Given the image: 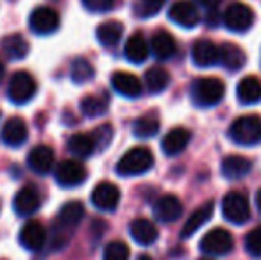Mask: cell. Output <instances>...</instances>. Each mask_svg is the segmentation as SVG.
I'll use <instances>...</instances> for the list:
<instances>
[{
  "label": "cell",
  "instance_id": "obj_1",
  "mask_svg": "<svg viewBox=\"0 0 261 260\" xmlns=\"http://www.w3.org/2000/svg\"><path fill=\"white\" fill-rule=\"evenodd\" d=\"M86 216V208L80 201H68L62 205L52 225V233H50V246L54 251L64 250L71 241L76 226L82 223Z\"/></svg>",
  "mask_w": 261,
  "mask_h": 260
},
{
  "label": "cell",
  "instance_id": "obj_2",
  "mask_svg": "<svg viewBox=\"0 0 261 260\" xmlns=\"http://www.w3.org/2000/svg\"><path fill=\"white\" fill-rule=\"evenodd\" d=\"M153 164H155V159H153L151 150L146 146H135L121 157L116 171L119 177H137L151 170Z\"/></svg>",
  "mask_w": 261,
  "mask_h": 260
},
{
  "label": "cell",
  "instance_id": "obj_3",
  "mask_svg": "<svg viewBox=\"0 0 261 260\" xmlns=\"http://www.w3.org/2000/svg\"><path fill=\"white\" fill-rule=\"evenodd\" d=\"M229 139L240 146H252L261 141V118L258 114L240 116L234 120L227 132Z\"/></svg>",
  "mask_w": 261,
  "mask_h": 260
},
{
  "label": "cell",
  "instance_id": "obj_4",
  "mask_svg": "<svg viewBox=\"0 0 261 260\" xmlns=\"http://www.w3.org/2000/svg\"><path fill=\"white\" fill-rule=\"evenodd\" d=\"M192 102L197 107H213L224 97V84L217 77H201L190 87Z\"/></svg>",
  "mask_w": 261,
  "mask_h": 260
},
{
  "label": "cell",
  "instance_id": "obj_5",
  "mask_svg": "<svg viewBox=\"0 0 261 260\" xmlns=\"http://www.w3.org/2000/svg\"><path fill=\"white\" fill-rule=\"evenodd\" d=\"M36 91H38V84L34 77L27 72H16L11 77L7 86V98L14 105H25L34 98Z\"/></svg>",
  "mask_w": 261,
  "mask_h": 260
},
{
  "label": "cell",
  "instance_id": "obj_6",
  "mask_svg": "<svg viewBox=\"0 0 261 260\" xmlns=\"http://www.w3.org/2000/svg\"><path fill=\"white\" fill-rule=\"evenodd\" d=\"M222 214L233 225H244L251 218V205L242 193H227L222 200Z\"/></svg>",
  "mask_w": 261,
  "mask_h": 260
},
{
  "label": "cell",
  "instance_id": "obj_7",
  "mask_svg": "<svg viewBox=\"0 0 261 260\" xmlns=\"http://www.w3.org/2000/svg\"><path fill=\"white\" fill-rule=\"evenodd\" d=\"M233 237L227 230L213 228L201 239L199 248L203 253L212 255V257H222L233 250Z\"/></svg>",
  "mask_w": 261,
  "mask_h": 260
},
{
  "label": "cell",
  "instance_id": "obj_8",
  "mask_svg": "<svg viewBox=\"0 0 261 260\" xmlns=\"http://www.w3.org/2000/svg\"><path fill=\"white\" fill-rule=\"evenodd\" d=\"M87 171L84 168V164L80 160H62L61 164L55 170V182H57L61 187H79L86 182Z\"/></svg>",
  "mask_w": 261,
  "mask_h": 260
},
{
  "label": "cell",
  "instance_id": "obj_9",
  "mask_svg": "<svg viewBox=\"0 0 261 260\" xmlns=\"http://www.w3.org/2000/svg\"><path fill=\"white\" fill-rule=\"evenodd\" d=\"M59 23H61V20H59L57 11L46 6L36 7L31 13V16H29V27L38 36L54 34L59 29Z\"/></svg>",
  "mask_w": 261,
  "mask_h": 260
},
{
  "label": "cell",
  "instance_id": "obj_10",
  "mask_svg": "<svg viewBox=\"0 0 261 260\" xmlns=\"http://www.w3.org/2000/svg\"><path fill=\"white\" fill-rule=\"evenodd\" d=\"M222 21L229 31L245 32L251 29L252 21H254V13H252L251 7H247L245 4L237 2V4H231V6L224 11Z\"/></svg>",
  "mask_w": 261,
  "mask_h": 260
},
{
  "label": "cell",
  "instance_id": "obj_11",
  "mask_svg": "<svg viewBox=\"0 0 261 260\" xmlns=\"http://www.w3.org/2000/svg\"><path fill=\"white\" fill-rule=\"evenodd\" d=\"M121 200V191L117 185H114L112 182H101L96 187L93 189V195H91V201L98 210L103 212H112L117 208Z\"/></svg>",
  "mask_w": 261,
  "mask_h": 260
},
{
  "label": "cell",
  "instance_id": "obj_12",
  "mask_svg": "<svg viewBox=\"0 0 261 260\" xmlns=\"http://www.w3.org/2000/svg\"><path fill=\"white\" fill-rule=\"evenodd\" d=\"M41 207V196L34 185H25L16 193L13 200V208L20 218H29Z\"/></svg>",
  "mask_w": 261,
  "mask_h": 260
},
{
  "label": "cell",
  "instance_id": "obj_13",
  "mask_svg": "<svg viewBox=\"0 0 261 260\" xmlns=\"http://www.w3.org/2000/svg\"><path fill=\"white\" fill-rule=\"evenodd\" d=\"M48 241L45 226L38 221H29L20 230V244L27 251H39Z\"/></svg>",
  "mask_w": 261,
  "mask_h": 260
},
{
  "label": "cell",
  "instance_id": "obj_14",
  "mask_svg": "<svg viewBox=\"0 0 261 260\" xmlns=\"http://www.w3.org/2000/svg\"><path fill=\"white\" fill-rule=\"evenodd\" d=\"M169 18L176 25L185 29H192L199 23V13L190 0H178V2L172 4L171 9H169Z\"/></svg>",
  "mask_w": 261,
  "mask_h": 260
},
{
  "label": "cell",
  "instance_id": "obj_15",
  "mask_svg": "<svg viewBox=\"0 0 261 260\" xmlns=\"http://www.w3.org/2000/svg\"><path fill=\"white\" fill-rule=\"evenodd\" d=\"M29 137L27 123L21 118H9L2 125V132H0V139L6 146L11 148H18V146L25 145Z\"/></svg>",
  "mask_w": 261,
  "mask_h": 260
},
{
  "label": "cell",
  "instance_id": "obj_16",
  "mask_svg": "<svg viewBox=\"0 0 261 260\" xmlns=\"http://www.w3.org/2000/svg\"><path fill=\"white\" fill-rule=\"evenodd\" d=\"M153 214L158 221L162 223H174L176 219L181 218L183 214V205L181 201L172 195L160 196L153 205Z\"/></svg>",
  "mask_w": 261,
  "mask_h": 260
},
{
  "label": "cell",
  "instance_id": "obj_17",
  "mask_svg": "<svg viewBox=\"0 0 261 260\" xmlns=\"http://www.w3.org/2000/svg\"><path fill=\"white\" fill-rule=\"evenodd\" d=\"M54 162H55L54 150L46 145L34 146L27 155V166L38 175L50 173L54 168Z\"/></svg>",
  "mask_w": 261,
  "mask_h": 260
},
{
  "label": "cell",
  "instance_id": "obj_18",
  "mask_svg": "<svg viewBox=\"0 0 261 260\" xmlns=\"http://www.w3.org/2000/svg\"><path fill=\"white\" fill-rule=\"evenodd\" d=\"M114 91L119 93L121 97L126 98H139L142 94V84L139 80V77H135L134 73L128 72H116L110 79Z\"/></svg>",
  "mask_w": 261,
  "mask_h": 260
},
{
  "label": "cell",
  "instance_id": "obj_19",
  "mask_svg": "<svg viewBox=\"0 0 261 260\" xmlns=\"http://www.w3.org/2000/svg\"><path fill=\"white\" fill-rule=\"evenodd\" d=\"M190 143V132L185 127H176L169 130L165 137L162 139V152L169 157L179 155Z\"/></svg>",
  "mask_w": 261,
  "mask_h": 260
},
{
  "label": "cell",
  "instance_id": "obj_20",
  "mask_svg": "<svg viewBox=\"0 0 261 260\" xmlns=\"http://www.w3.org/2000/svg\"><path fill=\"white\" fill-rule=\"evenodd\" d=\"M192 61L199 68H208L219 63V46L210 39H197L192 45Z\"/></svg>",
  "mask_w": 261,
  "mask_h": 260
},
{
  "label": "cell",
  "instance_id": "obj_21",
  "mask_svg": "<svg viewBox=\"0 0 261 260\" xmlns=\"http://www.w3.org/2000/svg\"><path fill=\"white\" fill-rule=\"evenodd\" d=\"M130 235L141 246H149V244H153L156 241L158 230L149 219L137 218L130 223Z\"/></svg>",
  "mask_w": 261,
  "mask_h": 260
},
{
  "label": "cell",
  "instance_id": "obj_22",
  "mask_svg": "<svg viewBox=\"0 0 261 260\" xmlns=\"http://www.w3.org/2000/svg\"><path fill=\"white\" fill-rule=\"evenodd\" d=\"M251 170H252V162L242 155H227L222 160V166H220V171H222V175L227 180L244 178Z\"/></svg>",
  "mask_w": 261,
  "mask_h": 260
},
{
  "label": "cell",
  "instance_id": "obj_23",
  "mask_svg": "<svg viewBox=\"0 0 261 260\" xmlns=\"http://www.w3.org/2000/svg\"><path fill=\"white\" fill-rule=\"evenodd\" d=\"M149 56V45L141 32L130 36L124 45V57L134 64H142Z\"/></svg>",
  "mask_w": 261,
  "mask_h": 260
},
{
  "label": "cell",
  "instance_id": "obj_24",
  "mask_svg": "<svg viewBox=\"0 0 261 260\" xmlns=\"http://www.w3.org/2000/svg\"><path fill=\"white\" fill-rule=\"evenodd\" d=\"M212 214H213V201H206V203H203L199 208H196V210L190 214V218L187 219L185 225H183V228H181L183 239L194 235L201 226L206 225V223L210 221V218H212Z\"/></svg>",
  "mask_w": 261,
  "mask_h": 260
},
{
  "label": "cell",
  "instance_id": "obj_25",
  "mask_svg": "<svg viewBox=\"0 0 261 260\" xmlns=\"http://www.w3.org/2000/svg\"><path fill=\"white\" fill-rule=\"evenodd\" d=\"M0 50L11 61L25 59L29 54V43L21 34H9L0 41Z\"/></svg>",
  "mask_w": 261,
  "mask_h": 260
},
{
  "label": "cell",
  "instance_id": "obj_26",
  "mask_svg": "<svg viewBox=\"0 0 261 260\" xmlns=\"http://www.w3.org/2000/svg\"><path fill=\"white\" fill-rule=\"evenodd\" d=\"M237 98L240 104L252 105L261 100V80L258 77H245L238 82Z\"/></svg>",
  "mask_w": 261,
  "mask_h": 260
},
{
  "label": "cell",
  "instance_id": "obj_27",
  "mask_svg": "<svg viewBox=\"0 0 261 260\" xmlns=\"http://www.w3.org/2000/svg\"><path fill=\"white\" fill-rule=\"evenodd\" d=\"M219 63H222L229 72H238L245 64V52L233 43H224L219 46Z\"/></svg>",
  "mask_w": 261,
  "mask_h": 260
},
{
  "label": "cell",
  "instance_id": "obj_28",
  "mask_svg": "<svg viewBox=\"0 0 261 260\" xmlns=\"http://www.w3.org/2000/svg\"><path fill=\"white\" fill-rule=\"evenodd\" d=\"M123 32H124V27L121 21H116V20H109V21H103V23L98 25L96 29V39L100 41V45L107 46H116L117 43L121 41L123 38Z\"/></svg>",
  "mask_w": 261,
  "mask_h": 260
},
{
  "label": "cell",
  "instance_id": "obj_29",
  "mask_svg": "<svg viewBox=\"0 0 261 260\" xmlns=\"http://www.w3.org/2000/svg\"><path fill=\"white\" fill-rule=\"evenodd\" d=\"M151 52L158 61H167L176 54V41L169 32L158 31L151 38Z\"/></svg>",
  "mask_w": 261,
  "mask_h": 260
},
{
  "label": "cell",
  "instance_id": "obj_30",
  "mask_svg": "<svg viewBox=\"0 0 261 260\" xmlns=\"http://www.w3.org/2000/svg\"><path fill=\"white\" fill-rule=\"evenodd\" d=\"M68 150L79 159H87L94 153L96 145H94V139L91 134H75L73 137H69Z\"/></svg>",
  "mask_w": 261,
  "mask_h": 260
},
{
  "label": "cell",
  "instance_id": "obj_31",
  "mask_svg": "<svg viewBox=\"0 0 261 260\" xmlns=\"http://www.w3.org/2000/svg\"><path fill=\"white\" fill-rule=\"evenodd\" d=\"M144 82H146V87L148 91L151 93H162L165 87L169 86L171 82V75H169L167 69L160 68V66H155V68H149L144 75Z\"/></svg>",
  "mask_w": 261,
  "mask_h": 260
},
{
  "label": "cell",
  "instance_id": "obj_32",
  "mask_svg": "<svg viewBox=\"0 0 261 260\" xmlns=\"http://www.w3.org/2000/svg\"><path fill=\"white\" fill-rule=\"evenodd\" d=\"M107 109H109V98L107 97H93V94H89V97L82 98V102H80V111L87 118H98V116L105 114Z\"/></svg>",
  "mask_w": 261,
  "mask_h": 260
},
{
  "label": "cell",
  "instance_id": "obj_33",
  "mask_svg": "<svg viewBox=\"0 0 261 260\" xmlns=\"http://www.w3.org/2000/svg\"><path fill=\"white\" fill-rule=\"evenodd\" d=\"M93 77H94V68L89 61L82 59V57L73 61V64H71V80L73 82L86 84V82H89V80H93Z\"/></svg>",
  "mask_w": 261,
  "mask_h": 260
},
{
  "label": "cell",
  "instance_id": "obj_34",
  "mask_svg": "<svg viewBox=\"0 0 261 260\" xmlns=\"http://www.w3.org/2000/svg\"><path fill=\"white\" fill-rule=\"evenodd\" d=\"M158 130H160V123L151 116H142L134 123V135L139 139L153 137V135L158 134Z\"/></svg>",
  "mask_w": 261,
  "mask_h": 260
},
{
  "label": "cell",
  "instance_id": "obj_35",
  "mask_svg": "<svg viewBox=\"0 0 261 260\" xmlns=\"http://www.w3.org/2000/svg\"><path fill=\"white\" fill-rule=\"evenodd\" d=\"M130 258V248L123 241H112L105 246L103 260H128Z\"/></svg>",
  "mask_w": 261,
  "mask_h": 260
},
{
  "label": "cell",
  "instance_id": "obj_36",
  "mask_svg": "<svg viewBox=\"0 0 261 260\" xmlns=\"http://www.w3.org/2000/svg\"><path fill=\"white\" fill-rule=\"evenodd\" d=\"M245 251L251 257L261 258V226H256L245 235Z\"/></svg>",
  "mask_w": 261,
  "mask_h": 260
},
{
  "label": "cell",
  "instance_id": "obj_37",
  "mask_svg": "<svg viewBox=\"0 0 261 260\" xmlns=\"http://www.w3.org/2000/svg\"><path fill=\"white\" fill-rule=\"evenodd\" d=\"M91 135H93L96 148L98 150H105L107 146L110 145V141H112L114 130H112V127H110V125H101V127H98V129L94 130Z\"/></svg>",
  "mask_w": 261,
  "mask_h": 260
},
{
  "label": "cell",
  "instance_id": "obj_38",
  "mask_svg": "<svg viewBox=\"0 0 261 260\" xmlns=\"http://www.w3.org/2000/svg\"><path fill=\"white\" fill-rule=\"evenodd\" d=\"M165 0H139V6L135 7L139 16H153L160 11Z\"/></svg>",
  "mask_w": 261,
  "mask_h": 260
},
{
  "label": "cell",
  "instance_id": "obj_39",
  "mask_svg": "<svg viewBox=\"0 0 261 260\" xmlns=\"http://www.w3.org/2000/svg\"><path fill=\"white\" fill-rule=\"evenodd\" d=\"M82 6L91 13H107L114 7V0H82Z\"/></svg>",
  "mask_w": 261,
  "mask_h": 260
},
{
  "label": "cell",
  "instance_id": "obj_40",
  "mask_svg": "<svg viewBox=\"0 0 261 260\" xmlns=\"http://www.w3.org/2000/svg\"><path fill=\"white\" fill-rule=\"evenodd\" d=\"M197 2H199L201 6L208 7V9H215V7L220 4V0H197Z\"/></svg>",
  "mask_w": 261,
  "mask_h": 260
},
{
  "label": "cell",
  "instance_id": "obj_41",
  "mask_svg": "<svg viewBox=\"0 0 261 260\" xmlns=\"http://www.w3.org/2000/svg\"><path fill=\"white\" fill-rule=\"evenodd\" d=\"M256 207H258V210H259V214H261V189L258 193H256Z\"/></svg>",
  "mask_w": 261,
  "mask_h": 260
},
{
  "label": "cell",
  "instance_id": "obj_42",
  "mask_svg": "<svg viewBox=\"0 0 261 260\" xmlns=\"http://www.w3.org/2000/svg\"><path fill=\"white\" fill-rule=\"evenodd\" d=\"M4 73H6V68H4V64L0 63V82H2V79H4Z\"/></svg>",
  "mask_w": 261,
  "mask_h": 260
},
{
  "label": "cell",
  "instance_id": "obj_43",
  "mask_svg": "<svg viewBox=\"0 0 261 260\" xmlns=\"http://www.w3.org/2000/svg\"><path fill=\"white\" fill-rule=\"evenodd\" d=\"M137 260H153L151 257H148V255H141V257H139Z\"/></svg>",
  "mask_w": 261,
  "mask_h": 260
},
{
  "label": "cell",
  "instance_id": "obj_44",
  "mask_svg": "<svg viewBox=\"0 0 261 260\" xmlns=\"http://www.w3.org/2000/svg\"><path fill=\"white\" fill-rule=\"evenodd\" d=\"M203 260H208V258H203Z\"/></svg>",
  "mask_w": 261,
  "mask_h": 260
}]
</instances>
